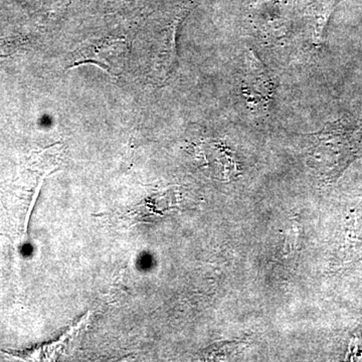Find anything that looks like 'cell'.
Masks as SVG:
<instances>
[{"label":"cell","instance_id":"6da1fadb","mask_svg":"<svg viewBox=\"0 0 362 362\" xmlns=\"http://www.w3.org/2000/svg\"><path fill=\"white\" fill-rule=\"evenodd\" d=\"M362 129L356 119L344 117L311 135L309 164L324 181H334L361 151Z\"/></svg>","mask_w":362,"mask_h":362},{"label":"cell","instance_id":"7a4b0ae2","mask_svg":"<svg viewBox=\"0 0 362 362\" xmlns=\"http://www.w3.org/2000/svg\"><path fill=\"white\" fill-rule=\"evenodd\" d=\"M276 83L270 71L252 49L245 54L240 93L252 111L266 113L275 95Z\"/></svg>","mask_w":362,"mask_h":362},{"label":"cell","instance_id":"3957f363","mask_svg":"<svg viewBox=\"0 0 362 362\" xmlns=\"http://www.w3.org/2000/svg\"><path fill=\"white\" fill-rule=\"evenodd\" d=\"M127 49L126 42L121 40L105 39L85 42L74 54L71 68L82 64H95L109 75L116 76L125 65Z\"/></svg>","mask_w":362,"mask_h":362},{"label":"cell","instance_id":"277c9868","mask_svg":"<svg viewBox=\"0 0 362 362\" xmlns=\"http://www.w3.org/2000/svg\"><path fill=\"white\" fill-rule=\"evenodd\" d=\"M340 0H320L309 9L308 16L310 18L312 28V42L316 47L323 45L325 39V30L327 28L330 16Z\"/></svg>","mask_w":362,"mask_h":362},{"label":"cell","instance_id":"5b68a950","mask_svg":"<svg viewBox=\"0 0 362 362\" xmlns=\"http://www.w3.org/2000/svg\"><path fill=\"white\" fill-rule=\"evenodd\" d=\"M176 197V192L173 190L159 192L158 194H154L151 199H146L143 201L142 204H138L135 211L131 213V216L138 220H143L150 216H158L160 213H165L177 204Z\"/></svg>","mask_w":362,"mask_h":362},{"label":"cell","instance_id":"8992f818","mask_svg":"<svg viewBox=\"0 0 362 362\" xmlns=\"http://www.w3.org/2000/svg\"><path fill=\"white\" fill-rule=\"evenodd\" d=\"M181 18H177L164 35L159 54L158 71L161 78L168 77L176 62V33Z\"/></svg>","mask_w":362,"mask_h":362}]
</instances>
